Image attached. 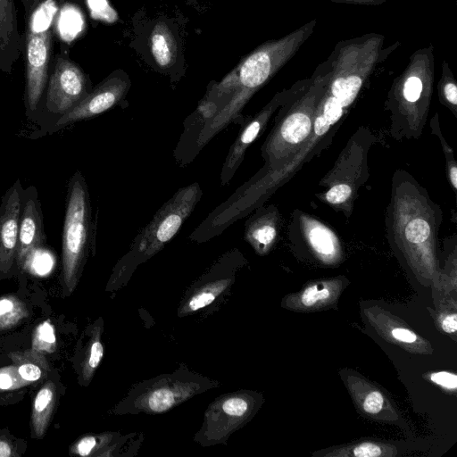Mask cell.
<instances>
[{
  "instance_id": "277c9868",
  "label": "cell",
  "mask_w": 457,
  "mask_h": 457,
  "mask_svg": "<svg viewBox=\"0 0 457 457\" xmlns=\"http://www.w3.org/2000/svg\"><path fill=\"white\" fill-rule=\"evenodd\" d=\"M204 378L189 371H177L171 375L155 378L137 386L129 393L119 409H124L125 412L167 411L204 390V387L212 386L211 381L204 383Z\"/></svg>"
},
{
  "instance_id": "8fae6325",
  "label": "cell",
  "mask_w": 457,
  "mask_h": 457,
  "mask_svg": "<svg viewBox=\"0 0 457 457\" xmlns=\"http://www.w3.org/2000/svg\"><path fill=\"white\" fill-rule=\"evenodd\" d=\"M15 1L0 0V71L7 75L23 53Z\"/></svg>"
},
{
  "instance_id": "f546056e",
  "label": "cell",
  "mask_w": 457,
  "mask_h": 457,
  "mask_svg": "<svg viewBox=\"0 0 457 457\" xmlns=\"http://www.w3.org/2000/svg\"><path fill=\"white\" fill-rule=\"evenodd\" d=\"M430 379L447 389H455L457 386V377L453 373L439 371L431 374Z\"/></svg>"
},
{
  "instance_id": "f1b7e54d",
  "label": "cell",
  "mask_w": 457,
  "mask_h": 457,
  "mask_svg": "<svg viewBox=\"0 0 457 457\" xmlns=\"http://www.w3.org/2000/svg\"><path fill=\"white\" fill-rule=\"evenodd\" d=\"M384 403V397L378 391H372L368 394L363 402V409L370 414L378 413Z\"/></svg>"
},
{
  "instance_id": "2e32d148",
  "label": "cell",
  "mask_w": 457,
  "mask_h": 457,
  "mask_svg": "<svg viewBox=\"0 0 457 457\" xmlns=\"http://www.w3.org/2000/svg\"><path fill=\"white\" fill-rule=\"evenodd\" d=\"M276 234L273 223L265 216L252 217L245 223V238L260 253L273 243Z\"/></svg>"
},
{
  "instance_id": "484cf974",
  "label": "cell",
  "mask_w": 457,
  "mask_h": 457,
  "mask_svg": "<svg viewBox=\"0 0 457 457\" xmlns=\"http://www.w3.org/2000/svg\"><path fill=\"white\" fill-rule=\"evenodd\" d=\"M344 106L335 96H331L326 99L322 106V112L320 114L324 120L331 126L336 123L343 114Z\"/></svg>"
},
{
  "instance_id": "7c38bea8",
  "label": "cell",
  "mask_w": 457,
  "mask_h": 457,
  "mask_svg": "<svg viewBox=\"0 0 457 457\" xmlns=\"http://www.w3.org/2000/svg\"><path fill=\"white\" fill-rule=\"evenodd\" d=\"M273 104V102L270 103L252 120L245 124L231 145L221 167V186L228 185L234 177L244 159L246 149L258 137L272 112Z\"/></svg>"
},
{
  "instance_id": "3957f363",
  "label": "cell",
  "mask_w": 457,
  "mask_h": 457,
  "mask_svg": "<svg viewBox=\"0 0 457 457\" xmlns=\"http://www.w3.org/2000/svg\"><path fill=\"white\" fill-rule=\"evenodd\" d=\"M95 245L92 206L86 179L80 170L67 184L65 214L62 235V278L69 293H72Z\"/></svg>"
},
{
  "instance_id": "4fadbf2b",
  "label": "cell",
  "mask_w": 457,
  "mask_h": 457,
  "mask_svg": "<svg viewBox=\"0 0 457 457\" xmlns=\"http://www.w3.org/2000/svg\"><path fill=\"white\" fill-rule=\"evenodd\" d=\"M149 47L160 70L168 71L173 66L178 55V44L173 31L166 22L155 23L150 32Z\"/></svg>"
},
{
  "instance_id": "7a4b0ae2",
  "label": "cell",
  "mask_w": 457,
  "mask_h": 457,
  "mask_svg": "<svg viewBox=\"0 0 457 457\" xmlns=\"http://www.w3.org/2000/svg\"><path fill=\"white\" fill-rule=\"evenodd\" d=\"M202 195L198 182L179 188L136 236L127 253L115 266L112 278H125L161 251L178 234Z\"/></svg>"
},
{
  "instance_id": "8d00e7d4",
  "label": "cell",
  "mask_w": 457,
  "mask_h": 457,
  "mask_svg": "<svg viewBox=\"0 0 457 457\" xmlns=\"http://www.w3.org/2000/svg\"><path fill=\"white\" fill-rule=\"evenodd\" d=\"M450 179L454 188L457 187V169L453 167L450 170Z\"/></svg>"
},
{
  "instance_id": "603a6c76",
  "label": "cell",
  "mask_w": 457,
  "mask_h": 457,
  "mask_svg": "<svg viewBox=\"0 0 457 457\" xmlns=\"http://www.w3.org/2000/svg\"><path fill=\"white\" fill-rule=\"evenodd\" d=\"M29 384L19 375L14 365L0 369V389L14 390Z\"/></svg>"
},
{
  "instance_id": "4dcf8cb0",
  "label": "cell",
  "mask_w": 457,
  "mask_h": 457,
  "mask_svg": "<svg viewBox=\"0 0 457 457\" xmlns=\"http://www.w3.org/2000/svg\"><path fill=\"white\" fill-rule=\"evenodd\" d=\"M353 455L357 457H376L382 455V450L375 444L363 443L353 449Z\"/></svg>"
},
{
  "instance_id": "6da1fadb",
  "label": "cell",
  "mask_w": 457,
  "mask_h": 457,
  "mask_svg": "<svg viewBox=\"0 0 457 457\" xmlns=\"http://www.w3.org/2000/svg\"><path fill=\"white\" fill-rule=\"evenodd\" d=\"M59 12V0H37L25 14L23 99L28 119L35 116L42 105L54 57V30Z\"/></svg>"
},
{
  "instance_id": "e0dca14e",
  "label": "cell",
  "mask_w": 457,
  "mask_h": 457,
  "mask_svg": "<svg viewBox=\"0 0 457 457\" xmlns=\"http://www.w3.org/2000/svg\"><path fill=\"white\" fill-rule=\"evenodd\" d=\"M101 327H95L88 341L84 360L81 363V379L87 385L104 357V345L101 342Z\"/></svg>"
},
{
  "instance_id": "52a82bcc",
  "label": "cell",
  "mask_w": 457,
  "mask_h": 457,
  "mask_svg": "<svg viewBox=\"0 0 457 457\" xmlns=\"http://www.w3.org/2000/svg\"><path fill=\"white\" fill-rule=\"evenodd\" d=\"M250 411L245 395L232 393L216 399L208 408L197 440L202 445L223 442L234 432Z\"/></svg>"
},
{
  "instance_id": "ffe728a7",
  "label": "cell",
  "mask_w": 457,
  "mask_h": 457,
  "mask_svg": "<svg viewBox=\"0 0 457 457\" xmlns=\"http://www.w3.org/2000/svg\"><path fill=\"white\" fill-rule=\"evenodd\" d=\"M56 348L54 328L50 320L41 322L34 330L32 350L40 353H53Z\"/></svg>"
},
{
  "instance_id": "d4e9b609",
  "label": "cell",
  "mask_w": 457,
  "mask_h": 457,
  "mask_svg": "<svg viewBox=\"0 0 457 457\" xmlns=\"http://www.w3.org/2000/svg\"><path fill=\"white\" fill-rule=\"evenodd\" d=\"M330 290L323 284L312 285L305 288L301 295V302L304 306L310 307L319 302L328 299Z\"/></svg>"
},
{
  "instance_id": "1f68e13d",
  "label": "cell",
  "mask_w": 457,
  "mask_h": 457,
  "mask_svg": "<svg viewBox=\"0 0 457 457\" xmlns=\"http://www.w3.org/2000/svg\"><path fill=\"white\" fill-rule=\"evenodd\" d=\"M391 333L394 338L405 343H413L417 339L416 334L406 328H396Z\"/></svg>"
},
{
  "instance_id": "ac0fdd59",
  "label": "cell",
  "mask_w": 457,
  "mask_h": 457,
  "mask_svg": "<svg viewBox=\"0 0 457 457\" xmlns=\"http://www.w3.org/2000/svg\"><path fill=\"white\" fill-rule=\"evenodd\" d=\"M28 315L26 305L19 298L12 295L0 298V330L15 327Z\"/></svg>"
},
{
  "instance_id": "83f0119b",
  "label": "cell",
  "mask_w": 457,
  "mask_h": 457,
  "mask_svg": "<svg viewBox=\"0 0 457 457\" xmlns=\"http://www.w3.org/2000/svg\"><path fill=\"white\" fill-rule=\"evenodd\" d=\"M422 91L421 80L417 77H410L403 87V95L407 101L416 102Z\"/></svg>"
},
{
  "instance_id": "5b68a950",
  "label": "cell",
  "mask_w": 457,
  "mask_h": 457,
  "mask_svg": "<svg viewBox=\"0 0 457 457\" xmlns=\"http://www.w3.org/2000/svg\"><path fill=\"white\" fill-rule=\"evenodd\" d=\"M92 89L91 80L81 67L67 55L58 54L53 57L41 108L58 119L78 105Z\"/></svg>"
},
{
  "instance_id": "d6986e66",
  "label": "cell",
  "mask_w": 457,
  "mask_h": 457,
  "mask_svg": "<svg viewBox=\"0 0 457 457\" xmlns=\"http://www.w3.org/2000/svg\"><path fill=\"white\" fill-rule=\"evenodd\" d=\"M113 438L111 434L87 435L78 440L71 447V453L79 456L98 455L99 451Z\"/></svg>"
},
{
  "instance_id": "9c48e42d",
  "label": "cell",
  "mask_w": 457,
  "mask_h": 457,
  "mask_svg": "<svg viewBox=\"0 0 457 457\" xmlns=\"http://www.w3.org/2000/svg\"><path fill=\"white\" fill-rule=\"evenodd\" d=\"M22 185L19 179L7 189L0 203V275L17 266L19 221Z\"/></svg>"
},
{
  "instance_id": "d6a6232c",
  "label": "cell",
  "mask_w": 457,
  "mask_h": 457,
  "mask_svg": "<svg viewBox=\"0 0 457 457\" xmlns=\"http://www.w3.org/2000/svg\"><path fill=\"white\" fill-rule=\"evenodd\" d=\"M441 327L446 333H454L457 329V316L455 313L447 315L441 320Z\"/></svg>"
},
{
  "instance_id": "d590c367",
  "label": "cell",
  "mask_w": 457,
  "mask_h": 457,
  "mask_svg": "<svg viewBox=\"0 0 457 457\" xmlns=\"http://www.w3.org/2000/svg\"><path fill=\"white\" fill-rule=\"evenodd\" d=\"M37 0H21L25 14H27L34 6Z\"/></svg>"
},
{
  "instance_id": "9a60e30c",
  "label": "cell",
  "mask_w": 457,
  "mask_h": 457,
  "mask_svg": "<svg viewBox=\"0 0 457 457\" xmlns=\"http://www.w3.org/2000/svg\"><path fill=\"white\" fill-rule=\"evenodd\" d=\"M19 375L29 383L45 378L49 371L48 362L43 353L32 349L12 352L9 354Z\"/></svg>"
},
{
  "instance_id": "5bb4252c",
  "label": "cell",
  "mask_w": 457,
  "mask_h": 457,
  "mask_svg": "<svg viewBox=\"0 0 457 457\" xmlns=\"http://www.w3.org/2000/svg\"><path fill=\"white\" fill-rule=\"evenodd\" d=\"M56 387L47 381L37 393L31 411V427L34 436L41 438L50 424L56 403Z\"/></svg>"
},
{
  "instance_id": "4316f807",
  "label": "cell",
  "mask_w": 457,
  "mask_h": 457,
  "mask_svg": "<svg viewBox=\"0 0 457 457\" xmlns=\"http://www.w3.org/2000/svg\"><path fill=\"white\" fill-rule=\"evenodd\" d=\"M351 187L346 184H338L332 187L326 194V199L330 204H341L351 195Z\"/></svg>"
},
{
  "instance_id": "44dd1931",
  "label": "cell",
  "mask_w": 457,
  "mask_h": 457,
  "mask_svg": "<svg viewBox=\"0 0 457 457\" xmlns=\"http://www.w3.org/2000/svg\"><path fill=\"white\" fill-rule=\"evenodd\" d=\"M361 85V80L358 76L338 78L332 83L331 93L345 107L355 98Z\"/></svg>"
},
{
  "instance_id": "836d02e7",
  "label": "cell",
  "mask_w": 457,
  "mask_h": 457,
  "mask_svg": "<svg viewBox=\"0 0 457 457\" xmlns=\"http://www.w3.org/2000/svg\"><path fill=\"white\" fill-rule=\"evenodd\" d=\"M12 445L9 441L4 438H0V457H12L16 456Z\"/></svg>"
},
{
  "instance_id": "8992f818",
  "label": "cell",
  "mask_w": 457,
  "mask_h": 457,
  "mask_svg": "<svg viewBox=\"0 0 457 457\" xmlns=\"http://www.w3.org/2000/svg\"><path fill=\"white\" fill-rule=\"evenodd\" d=\"M131 81L127 73L117 70L93 87L92 91L72 110L59 117L54 129L77 121L94 118L118 105L127 96Z\"/></svg>"
},
{
  "instance_id": "30bf717a",
  "label": "cell",
  "mask_w": 457,
  "mask_h": 457,
  "mask_svg": "<svg viewBox=\"0 0 457 457\" xmlns=\"http://www.w3.org/2000/svg\"><path fill=\"white\" fill-rule=\"evenodd\" d=\"M240 253L236 249L223 254L204 275L200 283L182 305V314L198 311L211 304L234 280L236 266L239 263Z\"/></svg>"
},
{
  "instance_id": "ba28073f",
  "label": "cell",
  "mask_w": 457,
  "mask_h": 457,
  "mask_svg": "<svg viewBox=\"0 0 457 457\" xmlns=\"http://www.w3.org/2000/svg\"><path fill=\"white\" fill-rule=\"evenodd\" d=\"M46 245L41 203L36 187L29 186L21 192L16 262L21 270L26 260Z\"/></svg>"
},
{
  "instance_id": "cb8c5ba5",
  "label": "cell",
  "mask_w": 457,
  "mask_h": 457,
  "mask_svg": "<svg viewBox=\"0 0 457 457\" xmlns=\"http://www.w3.org/2000/svg\"><path fill=\"white\" fill-rule=\"evenodd\" d=\"M430 234L428 223L422 219H415L410 221L405 228V237L411 243L424 242Z\"/></svg>"
},
{
  "instance_id": "e575fe53",
  "label": "cell",
  "mask_w": 457,
  "mask_h": 457,
  "mask_svg": "<svg viewBox=\"0 0 457 457\" xmlns=\"http://www.w3.org/2000/svg\"><path fill=\"white\" fill-rule=\"evenodd\" d=\"M446 99L453 104H457V88L453 83H448L445 87Z\"/></svg>"
},
{
  "instance_id": "7402d4cb",
  "label": "cell",
  "mask_w": 457,
  "mask_h": 457,
  "mask_svg": "<svg viewBox=\"0 0 457 457\" xmlns=\"http://www.w3.org/2000/svg\"><path fill=\"white\" fill-rule=\"evenodd\" d=\"M310 241L313 248L323 255H330L335 252V245L329 231L316 227L310 231Z\"/></svg>"
}]
</instances>
